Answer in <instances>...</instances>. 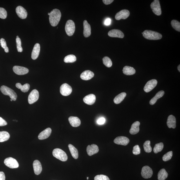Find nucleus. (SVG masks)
I'll return each mask as SVG.
<instances>
[{
	"label": "nucleus",
	"mask_w": 180,
	"mask_h": 180,
	"mask_svg": "<svg viewBox=\"0 0 180 180\" xmlns=\"http://www.w3.org/2000/svg\"><path fill=\"white\" fill-rule=\"evenodd\" d=\"M61 13L60 10L57 9H54L50 13L49 21L50 24L53 27H55L60 22Z\"/></svg>",
	"instance_id": "obj_1"
},
{
	"label": "nucleus",
	"mask_w": 180,
	"mask_h": 180,
	"mask_svg": "<svg viewBox=\"0 0 180 180\" xmlns=\"http://www.w3.org/2000/svg\"><path fill=\"white\" fill-rule=\"evenodd\" d=\"M142 33L143 37L148 40H161L162 38L160 33L150 30H145Z\"/></svg>",
	"instance_id": "obj_2"
},
{
	"label": "nucleus",
	"mask_w": 180,
	"mask_h": 180,
	"mask_svg": "<svg viewBox=\"0 0 180 180\" xmlns=\"http://www.w3.org/2000/svg\"><path fill=\"white\" fill-rule=\"evenodd\" d=\"M1 91L4 94L9 96L13 101H16L17 98V95L13 90L6 86H3L1 87Z\"/></svg>",
	"instance_id": "obj_3"
},
{
	"label": "nucleus",
	"mask_w": 180,
	"mask_h": 180,
	"mask_svg": "<svg viewBox=\"0 0 180 180\" xmlns=\"http://www.w3.org/2000/svg\"><path fill=\"white\" fill-rule=\"evenodd\" d=\"M53 156L61 161H66L68 160V157L65 151L60 148L54 149L53 152Z\"/></svg>",
	"instance_id": "obj_4"
},
{
	"label": "nucleus",
	"mask_w": 180,
	"mask_h": 180,
	"mask_svg": "<svg viewBox=\"0 0 180 180\" xmlns=\"http://www.w3.org/2000/svg\"><path fill=\"white\" fill-rule=\"evenodd\" d=\"M75 24L73 20H69L67 22L65 26L66 34L69 36L73 35L75 31Z\"/></svg>",
	"instance_id": "obj_5"
},
{
	"label": "nucleus",
	"mask_w": 180,
	"mask_h": 180,
	"mask_svg": "<svg viewBox=\"0 0 180 180\" xmlns=\"http://www.w3.org/2000/svg\"><path fill=\"white\" fill-rule=\"evenodd\" d=\"M150 7L154 13L159 16L161 14L160 2L158 0H155L150 5Z\"/></svg>",
	"instance_id": "obj_6"
},
{
	"label": "nucleus",
	"mask_w": 180,
	"mask_h": 180,
	"mask_svg": "<svg viewBox=\"0 0 180 180\" xmlns=\"http://www.w3.org/2000/svg\"><path fill=\"white\" fill-rule=\"evenodd\" d=\"M4 163L6 166L11 168H17L19 167V164L16 159L11 157L5 159Z\"/></svg>",
	"instance_id": "obj_7"
},
{
	"label": "nucleus",
	"mask_w": 180,
	"mask_h": 180,
	"mask_svg": "<svg viewBox=\"0 0 180 180\" xmlns=\"http://www.w3.org/2000/svg\"><path fill=\"white\" fill-rule=\"evenodd\" d=\"M39 97V92L37 90H32L28 97V102L30 104H32L37 101Z\"/></svg>",
	"instance_id": "obj_8"
},
{
	"label": "nucleus",
	"mask_w": 180,
	"mask_h": 180,
	"mask_svg": "<svg viewBox=\"0 0 180 180\" xmlns=\"http://www.w3.org/2000/svg\"><path fill=\"white\" fill-rule=\"evenodd\" d=\"M60 94L64 96H67L70 95L72 91L71 87L69 84H64L60 87Z\"/></svg>",
	"instance_id": "obj_9"
},
{
	"label": "nucleus",
	"mask_w": 180,
	"mask_h": 180,
	"mask_svg": "<svg viewBox=\"0 0 180 180\" xmlns=\"http://www.w3.org/2000/svg\"><path fill=\"white\" fill-rule=\"evenodd\" d=\"M141 176L143 178L148 179L150 178L153 176L152 169L148 166H145L143 167L141 172Z\"/></svg>",
	"instance_id": "obj_10"
},
{
	"label": "nucleus",
	"mask_w": 180,
	"mask_h": 180,
	"mask_svg": "<svg viewBox=\"0 0 180 180\" xmlns=\"http://www.w3.org/2000/svg\"><path fill=\"white\" fill-rule=\"evenodd\" d=\"M158 81L155 79L148 81L144 87V90L146 92L150 91L155 88L157 84Z\"/></svg>",
	"instance_id": "obj_11"
},
{
	"label": "nucleus",
	"mask_w": 180,
	"mask_h": 180,
	"mask_svg": "<svg viewBox=\"0 0 180 180\" xmlns=\"http://www.w3.org/2000/svg\"><path fill=\"white\" fill-rule=\"evenodd\" d=\"M130 12L128 10L123 9L117 13L115 16V19L117 20L121 19H125L130 16Z\"/></svg>",
	"instance_id": "obj_12"
},
{
	"label": "nucleus",
	"mask_w": 180,
	"mask_h": 180,
	"mask_svg": "<svg viewBox=\"0 0 180 180\" xmlns=\"http://www.w3.org/2000/svg\"><path fill=\"white\" fill-rule=\"evenodd\" d=\"M13 70L15 73L19 75H24L29 72V70L27 68L19 66H14Z\"/></svg>",
	"instance_id": "obj_13"
},
{
	"label": "nucleus",
	"mask_w": 180,
	"mask_h": 180,
	"mask_svg": "<svg viewBox=\"0 0 180 180\" xmlns=\"http://www.w3.org/2000/svg\"><path fill=\"white\" fill-rule=\"evenodd\" d=\"M130 140L127 138L120 136L115 139L114 142L117 145L126 146L130 143Z\"/></svg>",
	"instance_id": "obj_14"
},
{
	"label": "nucleus",
	"mask_w": 180,
	"mask_h": 180,
	"mask_svg": "<svg viewBox=\"0 0 180 180\" xmlns=\"http://www.w3.org/2000/svg\"><path fill=\"white\" fill-rule=\"evenodd\" d=\"M87 154L91 156L98 153L99 148L98 146L95 144H92L91 145H89L86 149Z\"/></svg>",
	"instance_id": "obj_15"
},
{
	"label": "nucleus",
	"mask_w": 180,
	"mask_h": 180,
	"mask_svg": "<svg viewBox=\"0 0 180 180\" xmlns=\"http://www.w3.org/2000/svg\"><path fill=\"white\" fill-rule=\"evenodd\" d=\"M16 12L18 16L20 19H24L27 17V13L26 10L22 6H17L16 9Z\"/></svg>",
	"instance_id": "obj_16"
},
{
	"label": "nucleus",
	"mask_w": 180,
	"mask_h": 180,
	"mask_svg": "<svg viewBox=\"0 0 180 180\" xmlns=\"http://www.w3.org/2000/svg\"><path fill=\"white\" fill-rule=\"evenodd\" d=\"M108 35L110 37L123 38L124 37V34L120 30H112L109 31L108 32Z\"/></svg>",
	"instance_id": "obj_17"
},
{
	"label": "nucleus",
	"mask_w": 180,
	"mask_h": 180,
	"mask_svg": "<svg viewBox=\"0 0 180 180\" xmlns=\"http://www.w3.org/2000/svg\"><path fill=\"white\" fill-rule=\"evenodd\" d=\"M33 166L35 174L37 175L40 174L42 171V164L40 162L37 160L33 162Z\"/></svg>",
	"instance_id": "obj_18"
},
{
	"label": "nucleus",
	"mask_w": 180,
	"mask_h": 180,
	"mask_svg": "<svg viewBox=\"0 0 180 180\" xmlns=\"http://www.w3.org/2000/svg\"><path fill=\"white\" fill-rule=\"evenodd\" d=\"M85 103L91 105L94 104L96 101V96L94 94H90L85 97L83 99Z\"/></svg>",
	"instance_id": "obj_19"
},
{
	"label": "nucleus",
	"mask_w": 180,
	"mask_h": 180,
	"mask_svg": "<svg viewBox=\"0 0 180 180\" xmlns=\"http://www.w3.org/2000/svg\"><path fill=\"white\" fill-rule=\"evenodd\" d=\"M52 130L50 128H48L42 132L38 136V138L40 140H43L47 139L50 136Z\"/></svg>",
	"instance_id": "obj_20"
},
{
	"label": "nucleus",
	"mask_w": 180,
	"mask_h": 180,
	"mask_svg": "<svg viewBox=\"0 0 180 180\" xmlns=\"http://www.w3.org/2000/svg\"><path fill=\"white\" fill-rule=\"evenodd\" d=\"M84 37H89L91 34V26L86 20H84L83 23Z\"/></svg>",
	"instance_id": "obj_21"
},
{
	"label": "nucleus",
	"mask_w": 180,
	"mask_h": 180,
	"mask_svg": "<svg viewBox=\"0 0 180 180\" xmlns=\"http://www.w3.org/2000/svg\"><path fill=\"white\" fill-rule=\"evenodd\" d=\"M94 76V73L91 71L87 70L83 72L81 75V78L85 81L89 80L93 78Z\"/></svg>",
	"instance_id": "obj_22"
},
{
	"label": "nucleus",
	"mask_w": 180,
	"mask_h": 180,
	"mask_svg": "<svg viewBox=\"0 0 180 180\" xmlns=\"http://www.w3.org/2000/svg\"><path fill=\"white\" fill-rule=\"evenodd\" d=\"M40 45L39 43H36L34 46L32 53V58L33 60L37 59L39 55Z\"/></svg>",
	"instance_id": "obj_23"
},
{
	"label": "nucleus",
	"mask_w": 180,
	"mask_h": 180,
	"mask_svg": "<svg viewBox=\"0 0 180 180\" xmlns=\"http://www.w3.org/2000/svg\"><path fill=\"white\" fill-rule=\"evenodd\" d=\"M167 125L169 128H175L176 127V120L174 115H170L167 120Z\"/></svg>",
	"instance_id": "obj_24"
},
{
	"label": "nucleus",
	"mask_w": 180,
	"mask_h": 180,
	"mask_svg": "<svg viewBox=\"0 0 180 180\" xmlns=\"http://www.w3.org/2000/svg\"><path fill=\"white\" fill-rule=\"evenodd\" d=\"M140 125V123L138 121L135 122L133 123L130 131L131 134L135 135L139 132Z\"/></svg>",
	"instance_id": "obj_25"
},
{
	"label": "nucleus",
	"mask_w": 180,
	"mask_h": 180,
	"mask_svg": "<svg viewBox=\"0 0 180 180\" xmlns=\"http://www.w3.org/2000/svg\"><path fill=\"white\" fill-rule=\"evenodd\" d=\"M68 120L72 127H77L81 124V121L77 117H70L69 118Z\"/></svg>",
	"instance_id": "obj_26"
},
{
	"label": "nucleus",
	"mask_w": 180,
	"mask_h": 180,
	"mask_svg": "<svg viewBox=\"0 0 180 180\" xmlns=\"http://www.w3.org/2000/svg\"><path fill=\"white\" fill-rule=\"evenodd\" d=\"M123 72L125 75L130 76L133 75L135 73V69L132 67L126 66L123 69Z\"/></svg>",
	"instance_id": "obj_27"
},
{
	"label": "nucleus",
	"mask_w": 180,
	"mask_h": 180,
	"mask_svg": "<svg viewBox=\"0 0 180 180\" xmlns=\"http://www.w3.org/2000/svg\"><path fill=\"white\" fill-rule=\"evenodd\" d=\"M69 150L73 158L75 159H77L78 157V150L73 145L69 144L68 145Z\"/></svg>",
	"instance_id": "obj_28"
},
{
	"label": "nucleus",
	"mask_w": 180,
	"mask_h": 180,
	"mask_svg": "<svg viewBox=\"0 0 180 180\" xmlns=\"http://www.w3.org/2000/svg\"><path fill=\"white\" fill-rule=\"evenodd\" d=\"M164 94V91H159L156 94V96H154L153 98L152 99L150 102V104L151 105H153L156 104L157 101L159 99L163 97Z\"/></svg>",
	"instance_id": "obj_29"
},
{
	"label": "nucleus",
	"mask_w": 180,
	"mask_h": 180,
	"mask_svg": "<svg viewBox=\"0 0 180 180\" xmlns=\"http://www.w3.org/2000/svg\"><path fill=\"white\" fill-rule=\"evenodd\" d=\"M127 94L125 92H122V93L116 96L114 99V102L115 104H118L120 103L124 99Z\"/></svg>",
	"instance_id": "obj_30"
},
{
	"label": "nucleus",
	"mask_w": 180,
	"mask_h": 180,
	"mask_svg": "<svg viewBox=\"0 0 180 180\" xmlns=\"http://www.w3.org/2000/svg\"><path fill=\"white\" fill-rule=\"evenodd\" d=\"M168 176V174L164 169H162L158 172V180H165Z\"/></svg>",
	"instance_id": "obj_31"
},
{
	"label": "nucleus",
	"mask_w": 180,
	"mask_h": 180,
	"mask_svg": "<svg viewBox=\"0 0 180 180\" xmlns=\"http://www.w3.org/2000/svg\"><path fill=\"white\" fill-rule=\"evenodd\" d=\"M10 135L6 131L0 132V142H3L9 140Z\"/></svg>",
	"instance_id": "obj_32"
},
{
	"label": "nucleus",
	"mask_w": 180,
	"mask_h": 180,
	"mask_svg": "<svg viewBox=\"0 0 180 180\" xmlns=\"http://www.w3.org/2000/svg\"><path fill=\"white\" fill-rule=\"evenodd\" d=\"M16 87L18 89H20L21 91L24 92H26L29 91L30 89V85L29 84H26L22 86L21 84L17 83L16 84Z\"/></svg>",
	"instance_id": "obj_33"
},
{
	"label": "nucleus",
	"mask_w": 180,
	"mask_h": 180,
	"mask_svg": "<svg viewBox=\"0 0 180 180\" xmlns=\"http://www.w3.org/2000/svg\"><path fill=\"white\" fill-rule=\"evenodd\" d=\"M76 60V56L73 55H69L66 56L64 59V61L65 63H73Z\"/></svg>",
	"instance_id": "obj_34"
},
{
	"label": "nucleus",
	"mask_w": 180,
	"mask_h": 180,
	"mask_svg": "<svg viewBox=\"0 0 180 180\" xmlns=\"http://www.w3.org/2000/svg\"><path fill=\"white\" fill-rule=\"evenodd\" d=\"M164 145L163 143H160L156 144L153 148L154 153H157L163 150Z\"/></svg>",
	"instance_id": "obj_35"
},
{
	"label": "nucleus",
	"mask_w": 180,
	"mask_h": 180,
	"mask_svg": "<svg viewBox=\"0 0 180 180\" xmlns=\"http://www.w3.org/2000/svg\"><path fill=\"white\" fill-rule=\"evenodd\" d=\"M144 150L147 153H151L152 149L150 146V140H147L145 141L143 144Z\"/></svg>",
	"instance_id": "obj_36"
},
{
	"label": "nucleus",
	"mask_w": 180,
	"mask_h": 180,
	"mask_svg": "<svg viewBox=\"0 0 180 180\" xmlns=\"http://www.w3.org/2000/svg\"><path fill=\"white\" fill-rule=\"evenodd\" d=\"M102 60L105 66L107 68L111 67L112 65V62L109 58L105 56L103 58Z\"/></svg>",
	"instance_id": "obj_37"
},
{
	"label": "nucleus",
	"mask_w": 180,
	"mask_h": 180,
	"mask_svg": "<svg viewBox=\"0 0 180 180\" xmlns=\"http://www.w3.org/2000/svg\"><path fill=\"white\" fill-rule=\"evenodd\" d=\"M171 24L174 29L180 32V23L176 20H173L171 22Z\"/></svg>",
	"instance_id": "obj_38"
},
{
	"label": "nucleus",
	"mask_w": 180,
	"mask_h": 180,
	"mask_svg": "<svg viewBox=\"0 0 180 180\" xmlns=\"http://www.w3.org/2000/svg\"><path fill=\"white\" fill-rule=\"evenodd\" d=\"M173 156V152L172 151L168 152L165 154L163 157V160L164 161H168Z\"/></svg>",
	"instance_id": "obj_39"
},
{
	"label": "nucleus",
	"mask_w": 180,
	"mask_h": 180,
	"mask_svg": "<svg viewBox=\"0 0 180 180\" xmlns=\"http://www.w3.org/2000/svg\"><path fill=\"white\" fill-rule=\"evenodd\" d=\"M0 43H1V46L4 50L5 52L6 53H9V49L7 47L6 43V40L4 38H1L0 40Z\"/></svg>",
	"instance_id": "obj_40"
},
{
	"label": "nucleus",
	"mask_w": 180,
	"mask_h": 180,
	"mask_svg": "<svg viewBox=\"0 0 180 180\" xmlns=\"http://www.w3.org/2000/svg\"><path fill=\"white\" fill-rule=\"evenodd\" d=\"M7 16V12L3 8L0 7V18L2 19H6Z\"/></svg>",
	"instance_id": "obj_41"
},
{
	"label": "nucleus",
	"mask_w": 180,
	"mask_h": 180,
	"mask_svg": "<svg viewBox=\"0 0 180 180\" xmlns=\"http://www.w3.org/2000/svg\"><path fill=\"white\" fill-rule=\"evenodd\" d=\"M16 40L17 51L19 52H22L23 49L21 46L22 42L21 40H20L19 37L17 38Z\"/></svg>",
	"instance_id": "obj_42"
},
{
	"label": "nucleus",
	"mask_w": 180,
	"mask_h": 180,
	"mask_svg": "<svg viewBox=\"0 0 180 180\" xmlns=\"http://www.w3.org/2000/svg\"><path fill=\"white\" fill-rule=\"evenodd\" d=\"M94 180H110L109 177L104 175H98L95 177Z\"/></svg>",
	"instance_id": "obj_43"
},
{
	"label": "nucleus",
	"mask_w": 180,
	"mask_h": 180,
	"mask_svg": "<svg viewBox=\"0 0 180 180\" xmlns=\"http://www.w3.org/2000/svg\"><path fill=\"white\" fill-rule=\"evenodd\" d=\"M133 155H139L140 153V149L139 146L138 145H135L134 146L132 151Z\"/></svg>",
	"instance_id": "obj_44"
},
{
	"label": "nucleus",
	"mask_w": 180,
	"mask_h": 180,
	"mask_svg": "<svg viewBox=\"0 0 180 180\" xmlns=\"http://www.w3.org/2000/svg\"><path fill=\"white\" fill-rule=\"evenodd\" d=\"M105 122V119L103 117L100 118L97 120V122L99 125H102L104 124Z\"/></svg>",
	"instance_id": "obj_45"
},
{
	"label": "nucleus",
	"mask_w": 180,
	"mask_h": 180,
	"mask_svg": "<svg viewBox=\"0 0 180 180\" xmlns=\"http://www.w3.org/2000/svg\"><path fill=\"white\" fill-rule=\"evenodd\" d=\"M112 20L109 18H107L104 20V24L106 26H109L111 24Z\"/></svg>",
	"instance_id": "obj_46"
},
{
	"label": "nucleus",
	"mask_w": 180,
	"mask_h": 180,
	"mask_svg": "<svg viewBox=\"0 0 180 180\" xmlns=\"http://www.w3.org/2000/svg\"><path fill=\"white\" fill-rule=\"evenodd\" d=\"M7 125V122L6 120L0 117V126H4Z\"/></svg>",
	"instance_id": "obj_47"
},
{
	"label": "nucleus",
	"mask_w": 180,
	"mask_h": 180,
	"mask_svg": "<svg viewBox=\"0 0 180 180\" xmlns=\"http://www.w3.org/2000/svg\"><path fill=\"white\" fill-rule=\"evenodd\" d=\"M6 176L3 172L0 171V180H5Z\"/></svg>",
	"instance_id": "obj_48"
},
{
	"label": "nucleus",
	"mask_w": 180,
	"mask_h": 180,
	"mask_svg": "<svg viewBox=\"0 0 180 180\" xmlns=\"http://www.w3.org/2000/svg\"><path fill=\"white\" fill-rule=\"evenodd\" d=\"M102 1L105 4L109 5L112 3L114 1V0H103Z\"/></svg>",
	"instance_id": "obj_49"
},
{
	"label": "nucleus",
	"mask_w": 180,
	"mask_h": 180,
	"mask_svg": "<svg viewBox=\"0 0 180 180\" xmlns=\"http://www.w3.org/2000/svg\"><path fill=\"white\" fill-rule=\"evenodd\" d=\"M178 68V70L180 72V65H179L178 66V68Z\"/></svg>",
	"instance_id": "obj_50"
},
{
	"label": "nucleus",
	"mask_w": 180,
	"mask_h": 180,
	"mask_svg": "<svg viewBox=\"0 0 180 180\" xmlns=\"http://www.w3.org/2000/svg\"><path fill=\"white\" fill-rule=\"evenodd\" d=\"M89 179V177H87V180H88Z\"/></svg>",
	"instance_id": "obj_51"
},
{
	"label": "nucleus",
	"mask_w": 180,
	"mask_h": 180,
	"mask_svg": "<svg viewBox=\"0 0 180 180\" xmlns=\"http://www.w3.org/2000/svg\"><path fill=\"white\" fill-rule=\"evenodd\" d=\"M48 15H50V13H48Z\"/></svg>",
	"instance_id": "obj_52"
},
{
	"label": "nucleus",
	"mask_w": 180,
	"mask_h": 180,
	"mask_svg": "<svg viewBox=\"0 0 180 180\" xmlns=\"http://www.w3.org/2000/svg\"><path fill=\"white\" fill-rule=\"evenodd\" d=\"M17 38H19V36H17Z\"/></svg>",
	"instance_id": "obj_53"
},
{
	"label": "nucleus",
	"mask_w": 180,
	"mask_h": 180,
	"mask_svg": "<svg viewBox=\"0 0 180 180\" xmlns=\"http://www.w3.org/2000/svg\"><path fill=\"white\" fill-rule=\"evenodd\" d=\"M13 101V100L12 99H11V101L12 102Z\"/></svg>",
	"instance_id": "obj_54"
}]
</instances>
